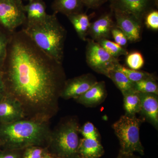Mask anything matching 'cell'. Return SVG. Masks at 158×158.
I'll return each instance as SVG.
<instances>
[{"label": "cell", "instance_id": "18", "mask_svg": "<svg viewBox=\"0 0 158 158\" xmlns=\"http://www.w3.org/2000/svg\"><path fill=\"white\" fill-rule=\"evenodd\" d=\"M67 17L73 26L79 38L86 41L90 25L89 16L82 12L71 15Z\"/></svg>", "mask_w": 158, "mask_h": 158}, {"label": "cell", "instance_id": "33", "mask_svg": "<svg viewBox=\"0 0 158 158\" xmlns=\"http://www.w3.org/2000/svg\"><path fill=\"white\" fill-rule=\"evenodd\" d=\"M116 158H140L139 157L135 156L134 154H133L128 155L121 153L119 152V154Z\"/></svg>", "mask_w": 158, "mask_h": 158}, {"label": "cell", "instance_id": "8", "mask_svg": "<svg viewBox=\"0 0 158 158\" xmlns=\"http://www.w3.org/2000/svg\"><path fill=\"white\" fill-rule=\"evenodd\" d=\"M112 11L131 14L143 22L148 11L156 6L154 0H110Z\"/></svg>", "mask_w": 158, "mask_h": 158}, {"label": "cell", "instance_id": "24", "mask_svg": "<svg viewBox=\"0 0 158 158\" xmlns=\"http://www.w3.org/2000/svg\"><path fill=\"white\" fill-rule=\"evenodd\" d=\"M0 27V70L2 71L8 52L11 34Z\"/></svg>", "mask_w": 158, "mask_h": 158}, {"label": "cell", "instance_id": "25", "mask_svg": "<svg viewBox=\"0 0 158 158\" xmlns=\"http://www.w3.org/2000/svg\"><path fill=\"white\" fill-rule=\"evenodd\" d=\"M126 62L129 68L134 70H139L143 67L144 63L143 56L137 52L128 53L127 56Z\"/></svg>", "mask_w": 158, "mask_h": 158}, {"label": "cell", "instance_id": "20", "mask_svg": "<svg viewBox=\"0 0 158 158\" xmlns=\"http://www.w3.org/2000/svg\"><path fill=\"white\" fill-rule=\"evenodd\" d=\"M123 102L125 115L135 116L141 110V100L140 92L134 90L124 94Z\"/></svg>", "mask_w": 158, "mask_h": 158}, {"label": "cell", "instance_id": "14", "mask_svg": "<svg viewBox=\"0 0 158 158\" xmlns=\"http://www.w3.org/2000/svg\"><path fill=\"white\" fill-rule=\"evenodd\" d=\"M107 96L105 82H97L92 87L77 99V102L87 107H94L100 104Z\"/></svg>", "mask_w": 158, "mask_h": 158}, {"label": "cell", "instance_id": "13", "mask_svg": "<svg viewBox=\"0 0 158 158\" xmlns=\"http://www.w3.org/2000/svg\"><path fill=\"white\" fill-rule=\"evenodd\" d=\"M141 110L139 113L156 129L158 127V97L157 94L140 92Z\"/></svg>", "mask_w": 158, "mask_h": 158}, {"label": "cell", "instance_id": "34", "mask_svg": "<svg viewBox=\"0 0 158 158\" xmlns=\"http://www.w3.org/2000/svg\"><path fill=\"white\" fill-rule=\"evenodd\" d=\"M40 158H60L56 156L53 155L52 154L50 153L49 152L48 153L44 155L43 156L41 157Z\"/></svg>", "mask_w": 158, "mask_h": 158}, {"label": "cell", "instance_id": "19", "mask_svg": "<svg viewBox=\"0 0 158 158\" xmlns=\"http://www.w3.org/2000/svg\"><path fill=\"white\" fill-rule=\"evenodd\" d=\"M108 78L113 81L123 95L135 90V83L130 81L124 74L119 71L115 69L110 71Z\"/></svg>", "mask_w": 158, "mask_h": 158}, {"label": "cell", "instance_id": "26", "mask_svg": "<svg viewBox=\"0 0 158 158\" xmlns=\"http://www.w3.org/2000/svg\"><path fill=\"white\" fill-rule=\"evenodd\" d=\"M48 153L47 147L30 146L23 150L21 158H40Z\"/></svg>", "mask_w": 158, "mask_h": 158}, {"label": "cell", "instance_id": "7", "mask_svg": "<svg viewBox=\"0 0 158 158\" xmlns=\"http://www.w3.org/2000/svg\"><path fill=\"white\" fill-rule=\"evenodd\" d=\"M23 1L0 0V27L10 33L24 25L27 16Z\"/></svg>", "mask_w": 158, "mask_h": 158}, {"label": "cell", "instance_id": "28", "mask_svg": "<svg viewBox=\"0 0 158 158\" xmlns=\"http://www.w3.org/2000/svg\"><path fill=\"white\" fill-rule=\"evenodd\" d=\"M79 132L83 138H90L99 140L100 136L98 132L93 123L87 122L79 129Z\"/></svg>", "mask_w": 158, "mask_h": 158}, {"label": "cell", "instance_id": "2", "mask_svg": "<svg viewBox=\"0 0 158 158\" xmlns=\"http://www.w3.org/2000/svg\"><path fill=\"white\" fill-rule=\"evenodd\" d=\"M51 131L50 122L30 118L0 123L2 148L23 150L32 146L48 147Z\"/></svg>", "mask_w": 158, "mask_h": 158}, {"label": "cell", "instance_id": "16", "mask_svg": "<svg viewBox=\"0 0 158 158\" xmlns=\"http://www.w3.org/2000/svg\"><path fill=\"white\" fill-rule=\"evenodd\" d=\"M23 8L27 16L26 23H27L42 20L48 15L46 5L43 0H28V3L24 5Z\"/></svg>", "mask_w": 158, "mask_h": 158}, {"label": "cell", "instance_id": "12", "mask_svg": "<svg viewBox=\"0 0 158 158\" xmlns=\"http://www.w3.org/2000/svg\"><path fill=\"white\" fill-rule=\"evenodd\" d=\"M113 12L103 15L96 20L90 23L88 35L94 41L108 39L111 35V31L116 25L113 19Z\"/></svg>", "mask_w": 158, "mask_h": 158}, {"label": "cell", "instance_id": "32", "mask_svg": "<svg viewBox=\"0 0 158 158\" xmlns=\"http://www.w3.org/2000/svg\"><path fill=\"white\" fill-rule=\"evenodd\" d=\"M6 96V88L3 80L2 73L0 70V101Z\"/></svg>", "mask_w": 158, "mask_h": 158}, {"label": "cell", "instance_id": "1", "mask_svg": "<svg viewBox=\"0 0 158 158\" xmlns=\"http://www.w3.org/2000/svg\"><path fill=\"white\" fill-rule=\"evenodd\" d=\"M2 72L6 95L19 103L25 118L50 122L56 116L66 81L62 63L41 50L22 30L11 34Z\"/></svg>", "mask_w": 158, "mask_h": 158}, {"label": "cell", "instance_id": "27", "mask_svg": "<svg viewBox=\"0 0 158 158\" xmlns=\"http://www.w3.org/2000/svg\"><path fill=\"white\" fill-rule=\"evenodd\" d=\"M144 23L148 28L154 31L158 30V11L152 9L144 15Z\"/></svg>", "mask_w": 158, "mask_h": 158}, {"label": "cell", "instance_id": "35", "mask_svg": "<svg viewBox=\"0 0 158 158\" xmlns=\"http://www.w3.org/2000/svg\"><path fill=\"white\" fill-rule=\"evenodd\" d=\"M2 141L0 140V150L2 149Z\"/></svg>", "mask_w": 158, "mask_h": 158}, {"label": "cell", "instance_id": "10", "mask_svg": "<svg viewBox=\"0 0 158 158\" xmlns=\"http://www.w3.org/2000/svg\"><path fill=\"white\" fill-rule=\"evenodd\" d=\"M93 75L88 73L66 80L60 98L76 99L89 90L97 82Z\"/></svg>", "mask_w": 158, "mask_h": 158}, {"label": "cell", "instance_id": "31", "mask_svg": "<svg viewBox=\"0 0 158 158\" xmlns=\"http://www.w3.org/2000/svg\"><path fill=\"white\" fill-rule=\"evenodd\" d=\"M110 0H83L84 6L88 9H96Z\"/></svg>", "mask_w": 158, "mask_h": 158}, {"label": "cell", "instance_id": "29", "mask_svg": "<svg viewBox=\"0 0 158 158\" xmlns=\"http://www.w3.org/2000/svg\"><path fill=\"white\" fill-rule=\"evenodd\" d=\"M111 35L115 42L125 48L127 45L128 40L124 33L115 25L111 31Z\"/></svg>", "mask_w": 158, "mask_h": 158}, {"label": "cell", "instance_id": "23", "mask_svg": "<svg viewBox=\"0 0 158 158\" xmlns=\"http://www.w3.org/2000/svg\"><path fill=\"white\" fill-rule=\"evenodd\" d=\"M136 91L143 93L158 94V85L156 79H148L135 83Z\"/></svg>", "mask_w": 158, "mask_h": 158}, {"label": "cell", "instance_id": "3", "mask_svg": "<svg viewBox=\"0 0 158 158\" xmlns=\"http://www.w3.org/2000/svg\"><path fill=\"white\" fill-rule=\"evenodd\" d=\"M24 25L23 31L34 44L51 58L62 63L66 31L56 14H48L42 20Z\"/></svg>", "mask_w": 158, "mask_h": 158}, {"label": "cell", "instance_id": "11", "mask_svg": "<svg viewBox=\"0 0 158 158\" xmlns=\"http://www.w3.org/2000/svg\"><path fill=\"white\" fill-rule=\"evenodd\" d=\"M25 118L19 102L8 96L0 101V123L6 124Z\"/></svg>", "mask_w": 158, "mask_h": 158}, {"label": "cell", "instance_id": "6", "mask_svg": "<svg viewBox=\"0 0 158 158\" xmlns=\"http://www.w3.org/2000/svg\"><path fill=\"white\" fill-rule=\"evenodd\" d=\"M86 60L88 66L94 71L108 77L110 71L119 64L118 59L110 56L96 41L87 39Z\"/></svg>", "mask_w": 158, "mask_h": 158}, {"label": "cell", "instance_id": "15", "mask_svg": "<svg viewBox=\"0 0 158 158\" xmlns=\"http://www.w3.org/2000/svg\"><path fill=\"white\" fill-rule=\"evenodd\" d=\"M104 154L100 141L96 139H80L78 155L79 158H100Z\"/></svg>", "mask_w": 158, "mask_h": 158}, {"label": "cell", "instance_id": "4", "mask_svg": "<svg viewBox=\"0 0 158 158\" xmlns=\"http://www.w3.org/2000/svg\"><path fill=\"white\" fill-rule=\"evenodd\" d=\"M80 127L74 118L66 119L51 131L49 152L60 158H79Z\"/></svg>", "mask_w": 158, "mask_h": 158}, {"label": "cell", "instance_id": "21", "mask_svg": "<svg viewBox=\"0 0 158 158\" xmlns=\"http://www.w3.org/2000/svg\"><path fill=\"white\" fill-rule=\"evenodd\" d=\"M114 69L121 72L130 81L134 83L148 79H156L153 74L139 70H134L123 66L120 63L116 65Z\"/></svg>", "mask_w": 158, "mask_h": 158}, {"label": "cell", "instance_id": "30", "mask_svg": "<svg viewBox=\"0 0 158 158\" xmlns=\"http://www.w3.org/2000/svg\"><path fill=\"white\" fill-rule=\"evenodd\" d=\"M23 150H0V158H21Z\"/></svg>", "mask_w": 158, "mask_h": 158}, {"label": "cell", "instance_id": "5", "mask_svg": "<svg viewBox=\"0 0 158 158\" xmlns=\"http://www.w3.org/2000/svg\"><path fill=\"white\" fill-rule=\"evenodd\" d=\"M144 120L143 117L140 118L125 115L113 123L112 127L120 143L119 152L131 155L137 152L144 155V148L140 138V127Z\"/></svg>", "mask_w": 158, "mask_h": 158}, {"label": "cell", "instance_id": "36", "mask_svg": "<svg viewBox=\"0 0 158 158\" xmlns=\"http://www.w3.org/2000/svg\"><path fill=\"white\" fill-rule=\"evenodd\" d=\"M21 1H25V0H21ZM26 1H28V0H26Z\"/></svg>", "mask_w": 158, "mask_h": 158}, {"label": "cell", "instance_id": "22", "mask_svg": "<svg viewBox=\"0 0 158 158\" xmlns=\"http://www.w3.org/2000/svg\"><path fill=\"white\" fill-rule=\"evenodd\" d=\"M97 42L110 56L116 59L121 56H127L128 54V52L124 48L108 39H101Z\"/></svg>", "mask_w": 158, "mask_h": 158}, {"label": "cell", "instance_id": "9", "mask_svg": "<svg viewBox=\"0 0 158 158\" xmlns=\"http://www.w3.org/2000/svg\"><path fill=\"white\" fill-rule=\"evenodd\" d=\"M112 12L116 19V27L124 33L128 41L136 42L140 41L143 22L131 14L121 11Z\"/></svg>", "mask_w": 158, "mask_h": 158}, {"label": "cell", "instance_id": "17", "mask_svg": "<svg viewBox=\"0 0 158 158\" xmlns=\"http://www.w3.org/2000/svg\"><path fill=\"white\" fill-rule=\"evenodd\" d=\"M84 6L83 0H54L52 8L54 13H61L67 17L83 12Z\"/></svg>", "mask_w": 158, "mask_h": 158}]
</instances>
